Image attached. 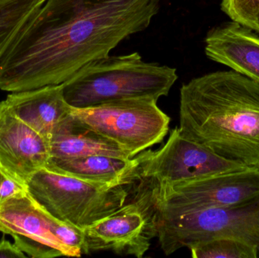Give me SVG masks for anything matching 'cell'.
Returning <instances> with one entry per match:
<instances>
[{
	"label": "cell",
	"mask_w": 259,
	"mask_h": 258,
	"mask_svg": "<svg viewBox=\"0 0 259 258\" xmlns=\"http://www.w3.org/2000/svg\"><path fill=\"white\" fill-rule=\"evenodd\" d=\"M161 0H47L0 62V89L21 92L69 80L146 30Z\"/></svg>",
	"instance_id": "obj_1"
},
{
	"label": "cell",
	"mask_w": 259,
	"mask_h": 258,
	"mask_svg": "<svg viewBox=\"0 0 259 258\" xmlns=\"http://www.w3.org/2000/svg\"><path fill=\"white\" fill-rule=\"evenodd\" d=\"M180 131L221 157L259 170V83L235 71L183 84Z\"/></svg>",
	"instance_id": "obj_2"
},
{
	"label": "cell",
	"mask_w": 259,
	"mask_h": 258,
	"mask_svg": "<svg viewBox=\"0 0 259 258\" xmlns=\"http://www.w3.org/2000/svg\"><path fill=\"white\" fill-rule=\"evenodd\" d=\"M177 70L145 62L138 53L106 56L83 67L62 83L66 102L74 109L127 98L165 96L178 80Z\"/></svg>",
	"instance_id": "obj_3"
},
{
	"label": "cell",
	"mask_w": 259,
	"mask_h": 258,
	"mask_svg": "<svg viewBox=\"0 0 259 258\" xmlns=\"http://www.w3.org/2000/svg\"><path fill=\"white\" fill-rule=\"evenodd\" d=\"M134 195L150 208L154 221L226 207L259 193V170L248 168L173 183L140 181Z\"/></svg>",
	"instance_id": "obj_4"
},
{
	"label": "cell",
	"mask_w": 259,
	"mask_h": 258,
	"mask_svg": "<svg viewBox=\"0 0 259 258\" xmlns=\"http://www.w3.org/2000/svg\"><path fill=\"white\" fill-rule=\"evenodd\" d=\"M31 196L59 221L85 229L121 209L131 187H108L47 168L36 171L27 182Z\"/></svg>",
	"instance_id": "obj_5"
},
{
	"label": "cell",
	"mask_w": 259,
	"mask_h": 258,
	"mask_svg": "<svg viewBox=\"0 0 259 258\" xmlns=\"http://www.w3.org/2000/svg\"><path fill=\"white\" fill-rule=\"evenodd\" d=\"M161 250L170 255L217 237H229L256 249L259 257V193L226 207L155 221Z\"/></svg>",
	"instance_id": "obj_6"
},
{
	"label": "cell",
	"mask_w": 259,
	"mask_h": 258,
	"mask_svg": "<svg viewBox=\"0 0 259 258\" xmlns=\"http://www.w3.org/2000/svg\"><path fill=\"white\" fill-rule=\"evenodd\" d=\"M71 112L132 158L162 142L170 121L152 98L115 100L83 109L72 108Z\"/></svg>",
	"instance_id": "obj_7"
},
{
	"label": "cell",
	"mask_w": 259,
	"mask_h": 258,
	"mask_svg": "<svg viewBox=\"0 0 259 258\" xmlns=\"http://www.w3.org/2000/svg\"><path fill=\"white\" fill-rule=\"evenodd\" d=\"M135 157L138 162L135 181L151 183L193 180L248 168L185 137L178 127L161 148L145 150Z\"/></svg>",
	"instance_id": "obj_8"
},
{
	"label": "cell",
	"mask_w": 259,
	"mask_h": 258,
	"mask_svg": "<svg viewBox=\"0 0 259 258\" xmlns=\"http://www.w3.org/2000/svg\"><path fill=\"white\" fill-rule=\"evenodd\" d=\"M83 230L86 254L110 250L138 258L144 256L157 234L150 208L134 196L131 202Z\"/></svg>",
	"instance_id": "obj_9"
},
{
	"label": "cell",
	"mask_w": 259,
	"mask_h": 258,
	"mask_svg": "<svg viewBox=\"0 0 259 258\" xmlns=\"http://www.w3.org/2000/svg\"><path fill=\"white\" fill-rule=\"evenodd\" d=\"M54 219L28 192L0 207V232L12 236L15 245L30 257L65 256L53 235Z\"/></svg>",
	"instance_id": "obj_10"
},
{
	"label": "cell",
	"mask_w": 259,
	"mask_h": 258,
	"mask_svg": "<svg viewBox=\"0 0 259 258\" xmlns=\"http://www.w3.org/2000/svg\"><path fill=\"white\" fill-rule=\"evenodd\" d=\"M49 159L48 140L0 101V165L27 183L36 171L46 168Z\"/></svg>",
	"instance_id": "obj_11"
},
{
	"label": "cell",
	"mask_w": 259,
	"mask_h": 258,
	"mask_svg": "<svg viewBox=\"0 0 259 258\" xmlns=\"http://www.w3.org/2000/svg\"><path fill=\"white\" fill-rule=\"evenodd\" d=\"M252 31L232 21L217 26L205 36V55L259 83V36Z\"/></svg>",
	"instance_id": "obj_12"
},
{
	"label": "cell",
	"mask_w": 259,
	"mask_h": 258,
	"mask_svg": "<svg viewBox=\"0 0 259 258\" xmlns=\"http://www.w3.org/2000/svg\"><path fill=\"white\" fill-rule=\"evenodd\" d=\"M4 101L15 116L48 142L72 109L64 98L62 84L12 92Z\"/></svg>",
	"instance_id": "obj_13"
},
{
	"label": "cell",
	"mask_w": 259,
	"mask_h": 258,
	"mask_svg": "<svg viewBox=\"0 0 259 258\" xmlns=\"http://www.w3.org/2000/svg\"><path fill=\"white\" fill-rule=\"evenodd\" d=\"M49 159H71L95 154L133 159L118 144L83 124L72 112L55 129L49 140Z\"/></svg>",
	"instance_id": "obj_14"
},
{
	"label": "cell",
	"mask_w": 259,
	"mask_h": 258,
	"mask_svg": "<svg viewBox=\"0 0 259 258\" xmlns=\"http://www.w3.org/2000/svg\"><path fill=\"white\" fill-rule=\"evenodd\" d=\"M137 165L136 157L122 159L95 154L71 159H49L46 168L88 183L114 187L133 184Z\"/></svg>",
	"instance_id": "obj_15"
},
{
	"label": "cell",
	"mask_w": 259,
	"mask_h": 258,
	"mask_svg": "<svg viewBox=\"0 0 259 258\" xmlns=\"http://www.w3.org/2000/svg\"><path fill=\"white\" fill-rule=\"evenodd\" d=\"M47 0H0V62Z\"/></svg>",
	"instance_id": "obj_16"
},
{
	"label": "cell",
	"mask_w": 259,
	"mask_h": 258,
	"mask_svg": "<svg viewBox=\"0 0 259 258\" xmlns=\"http://www.w3.org/2000/svg\"><path fill=\"white\" fill-rule=\"evenodd\" d=\"M194 258H258L255 248L229 237H217L190 247Z\"/></svg>",
	"instance_id": "obj_17"
},
{
	"label": "cell",
	"mask_w": 259,
	"mask_h": 258,
	"mask_svg": "<svg viewBox=\"0 0 259 258\" xmlns=\"http://www.w3.org/2000/svg\"><path fill=\"white\" fill-rule=\"evenodd\" d=\"M221 9L231 21L259 33V0H222Z\"/></svg>",
	"instance_id": "obj_18"
},
{
	"label": "cell",
	"mask_w": 259,
	"mask_h": 258,
	"mask_svg": "<svg viewBox=\"0 0 259 258\" xmlns=\"http://www.w3.org/2000/svg\"><path fill=\"white\" fill-rule=\"evenodd\" d=\"M27 184L0 165V207L11 198L28 192Z\"/></svg>",
	"instance_id": "obj_19"
},
{
	"label": "cell",
	"mask_w": 259,
	"mask_h": 258,
	"mask_svg": "<svg viewBox=\"0 0 259 258\" xmlns=\"http://www.w3.org/2000/svg\"><path fill=\"white\" fill-rule=\"evenodd\" d=\"M24 253L15 244L3 238L0 242V258H24Z\"/></svg>",
	"instance_id": "obj_20"
}]
</instances>
